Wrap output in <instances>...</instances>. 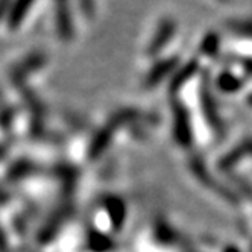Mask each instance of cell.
<instances>
[{"label": "cell", "mask_w": 252, "mask_h": 252, "mask_svg": "<svg viewBox=\"0 0 252 252\" xmlns=\"http://www.w3.org/2000/svg\"><path fill=\"white\" fill-rule=\"evenodd\" d=\"M249 103H251V105H252V96H251V97H249Z\"/></svg>", "instance_id": "cell-6"}, {"label": "cell", "mask_w": 252, "mask_h": 252, "mask_svg": "<svg viewBox=\"0 0 252 252\" xmlns=\"http://www.w3.org/2000/svg\"><path fill=\"white\" fill-rule=\"evenodd\" d=\"M57 23L61 37L70 38L71 37V20H70V12L67 0H58V8H57Z\"/></svg>", "instance_id": "cell-1"}, {"label": "cell", "mask_w": 252, "mask_h": 252, "mask_svg": "<svg viewBox=\"0 0 252 252\" xmlns=\"http://www.w3.org/2000/svg\"><path fill=\"white\" fill-rule=\"evenodd\" d=\"M225 252H239V249H237V248H234V246H229V248H226Z\"/></svg>", "instance_id": "cell-5"}, {"label": "cell", "mask_w": 252, "mask_h": 252, "mask_svg": "<svg viewBox=\"0 0 252 252\" xmlns=\"http://www.w3.org/2000/svg\"><path fill=\"white\" fill-rule=\"evenodd\" d=\"M245 155H252V141H246L243 145H240L239 148L234 149L229 155H226L222 161V167L223 169H229L234 164L237 163L239 159H242Z\"/></svg>", "instance_id": "cell-3"}, {"label": "cell", "mask_w": 252, "mask_h": 252, "mask_svg": "<svg viewBox=\"0 0 252 252\" xmlns=\"http://www.w3.org/2000/svg\"><path fill=\"white\" fill-rule=\"evenodd\" d=\"M32 3H33V0H15L11 11H9V26L11 28H15L20 25L23 17L31 9Z\"/></svg>", "instance_id": "cell-2"}, {"label": "cell", "mask_w": 252, "mask_h": 252, "mask_svg": "<svg viewBox=\"0 0 252 252\" xmlns=\"http://www.w3.org/2000/svg\"><path fill=\"white\" fill-rule=\"evenodd\" d=\"M220 87L225 90V92H234V90H237L239 88V82L236 81V78L234 76H229V75H223L222 79L219 81Z\"/></svg>", "instance_id": "cell-4"}]
</instances>
